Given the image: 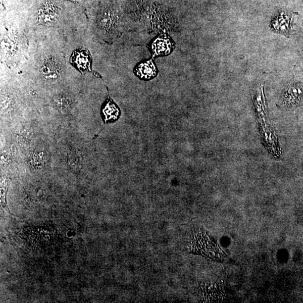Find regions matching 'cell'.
Here are the masks:
<instances>
[{"label":"cell","instance_id":"cell-1","mask_svg":"<svg viewBox=\"0 0 303 303\" xmlns=\"http://www.w3.org/2000/svg\"><path fill=\"white\" fill-rule=\"evenodd\" d=\"M36 69L40 77L50 82H56L62 78L66 71L64 58L54 52H43L36 58Z\"/></svg>","mask_w":303,"mask_h":303},{"label":"cell","instance_id":"cell-2","mask_svg":"<svg viewBox=\"0 0 303 303\" xmlns=\"http://www.w3.org/2000/svg\"><path fill=\"white\" fill-rule=\"evenodd\" d=\"M119 20V16L111 8H102L96 19L97 33L104 40L114 39L120 33Z\"/></svg>","mask_w":303,"mask_h":303},{"label":"cell","instance_id":"cell-3","mask_svg":"<svg viewBox=\"0 0 303 303\" xmlns=\"http://www.w3.org/2000/svg\"><path fill=\"white\" fill-rule=\"evenodd\" d=\"M61 8L53 1H46L38 9L36 22L46 27H58L60 22Z\"/></svg>","mask_w":303,"mask_h":303},{"label":"cell","instance_id":"cell-4","mask_svg":"<svg viewBox=\"0 0 303 303\" xmlns=\"http://www.w3.org/2000/svg\"><path fill=\"white\" fill-rule=\"evenodd\" d=\"M147 47L152 58L169 55L175 49V43L167 34H161L152 40Z\"/></svg>","mask_w":303,"mask_h":303},{"label":"cell","instance_id":"cell-5","mask_svg":"<svg viewBox=\"0 0 303 303\" xmlns=\"http://www.w3.org/2000/svg\"><path fill=\"white\" fill-rule=\"evenodd\" d=\"M133 72L142 81H149L157 77L158 69L153 58H151L139 62L135 66Z\"/></svg>","mask_w":303,"mask_h":303},{"label":"cell","instance_id":"cell-6","mask_svg":"<svg viewBox=\"0 0 303 303\" xmlns=\"http://www.w3.org/2000/svg\"><path fill=\"white\" fill-rule=\"evenodd\" d=\"M107 98L101 108V117L104 124L115 123L121 116L120 109L109 97L107 88Z\"/></svg>","mask_w":303,"mask_h":303},{"label":"cell","instance_id":"cell-7","mask_svg":"<svg viewBox=\"0 0 303 303\" xmlns=\"http://www.w3.org/2000/svg\"><path fill=\"white\" fill-rule=\"evenodd\" d=\"M70 60L79 70L85 71L91 69V58L89 53L86 50H75Z\"/></svg>","mask_w":303,"mask_h":303},{"label":"cell","instance_id":"cell-8","mask_svg":"<svg viewBox=\"0 0 303 303\" xmlns=\"http://www.w3.org/2000/svg\"><path fill=\"white\" fill-rule=\"evenodd\" d=\"M70 1L76 2L79 1V0H70Z\"/></svg>","mask_w":303,"mask_h":303}]
</instances>
